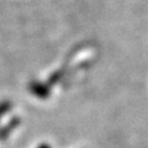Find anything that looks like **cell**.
Wrapping results in <instances>:
<instances>
[{
	"label": "cell",
	"mask_w": 148,
	"mask_h": 148,
	"mask_svg": "<svg viewBox=\"0 0 148 148\" xmlns=\"http://www.w3.org/2000/svg\"><path fill=\"white\" fill-rule=\"evenodd\" d=\"M37 148H51V146L49 145H46V143H42V145H40Z\"/></svg>",
	"instance_id": "cell-1"
}]
</instances>
